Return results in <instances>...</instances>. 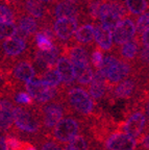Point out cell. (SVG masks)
I'll use <instances>...</instances> for the list:
<instances>
[{"label":"cell","mask_w":149,"mask_h":150,"mask_svg":"<svg viewBox=\"0 0 149 150\" xmlns=\"http://www.w3.org/2000/svg\"><path fill=\"white\" fill-rule=\"evenodd\" d=\"M66 96L68 105L73 108L77 114L84 117H90L94 114V101L84 89L79 87L70 88L67 90Z\"/></svg>","instance_id":"obj_1"},{"label":"cell","mask_w":149,"mask_h":150,"mask_svg":"<svg viewBox=\"0 0 149 150\" xmlns=\"http://www.w3.org/2000/svg\"><path fill=\"white\" fill-rule=\"evenodd\" d=\"M35 75H37V70L35 69L31 57H26L16 62L11 67L5 79V83H9L13 88V86H18L21 82L26 83L31 80H33Z\"/></svg>","instance_id":"obj_2"},{"label":"cell","mask_w":149,"mask_h":150,"mask_svg":"<svg viewBox=\"0 0 149 150\" xmlns=\"http://www.w3.org/2000/svg\"><path fill=\"white\" fill-rule=\"evenodd\" d=\"M61 55L62 43H55L54 46L48 51L38 50L33 47V53H31V61L33 65H35V67L39 69V73H42L49 69L55 68V64Z\"/></svg>","instance_id":"obj_3"},{"label":"cell","mask_w":149,"mask_h":150,"mask_svg":"<svg viewBox=\"0 0 149 150\" xmlns=\"http://www.w3.org/2000/svg\"><path fill=\"white\" fill-rule=\"evenodd\" d=\"M13 122L15 123V127L19 131L24 134H35L40 131L41 124L37 117L31 114L29 110L21 108L15 106L13 110Z\"/></svg>","instance_id":"obj_4"},{"label":"cell","mask_w":149,"mask_h":150,"mask_svg":"<svg viewBox=\"0 0 149 150\" xmlns=\"http://www.w3.org/2000/svg\"><path fill=\"white\" fill-rule=\"evenodd\" d=\"M25 90L33 100H35L40 103H46L53 100L61 93L60 88L50 87L38 79L26 82Z\"/></svg>","instance_id":"obj_5"},{"label":"cell","mask_w":149,"mask_h":150,"mask_svg":"<svg viewBox=\"0 0 149 150\" xmlns=\"http://www.w3.org/2000/svg\"><path fill=\"white\" fill-rule=\"evenodd\" d=\"M80 130V123L74 118L62 119L52 129V138L60 143H69Z\"/></svg>","instance_id":"obj_6"},{"label":"cell","mask_w":149,"mask_h":150,"mask_svg":"<svg viewBox=\"0 0 149 150\" xmlns=\"http://www.w3.org/2000/svg\"><path fill=\"white\" fill-rule=\"evenodd\" d=\"M112 37L115 47L121 46L133 40L136 37V18L127 17L121 20L112 31Z\"/></svg>","instance_id":"obj_7"},{"label":"cell","mask_w":149,"mask_h":150,"mask_svg":"<svg viewBox=\"0 0 149 150\" xmlns=\"http://www.w3.org/2000/svg\"><path fill=\"white\" fill-rule=\"evenodd\" d=\"M147 124V117L141 110H136L127 118L124 123L120 124V128L123 129L124 134L135 139L136 141L143 134L144 127Z\"/></svg>","instance_id":"obj_8"},{"label":"cell","mask_w":149,"mask_h":150,"mask_svg":"<svg viewBox=\"0 0 149 150\" xmlns=\"http://www.w3.org/2000/svg\"><path fill=\"white\" fill-rule=\"evenodd\" d=\"M79 23L74 19H57L53 22L52 29L57 43H69L73 41V37Z\"/></svg>","instance_id":"obj_9"},{"label":"cell","mask_w":149,"mask_h":150,"mask_svg":"<svg viewBox=\"0 0 149 150\" xmlns=\"http://www.w3.org/2000/svg\"><path fill=\"white\" fill-rule=\"evenodd\" d=\"M136 71V63H128V62L120 59L119 63L110 71L106 75L105 81H106L109 90L112 89L117 83L121 82L125 78L129 77Z\"/></svg>","instance_id":"obj_10"},{"label":"cell","mask_w":149,"mask_h":150,"mask_svg":"<svg viewBox=\"0 0 149 150\" xmlns=\"http://www.w3.org/2000/svg\"><path fill=\"white\" fill-rule=\"evenodd\" d=\"M65 114V108L60 102L48 103L41 108V116H42L43 125L46 129L50 130L63 119Z\"/></svg>","instance_id":"obj_11"},{"label":"cell","mask_w":149,"mask_h":150,"mask_svg":"<svg viewBox=\"0 0 149 150\" xmlns=\"http://www.w3.org/2000/svg\"><path fill=\"white\" fill-rule=\"evenodd\" d=\"M137 145L135 139L121 131H115L105 139L106 150H135Z\"/></svg>","instance_id":"obj_12"},{"label":"cell","mask_w":149,"mask_h":150,"mask_svg":"<svg viewBox=\"0 0 149 150\" xmlns=\"http://www.w3.org/2000/svg\"><path fill=\"white\" fill-rule=\"evenodd\" d=\"M140 41L139 38L136 35L133 40L124 43L123 45L119 47H115L113 52L122 61L128 62V63H136L140 51Z\"/></svg>","instance_id":"obj_13"},{"label":"cell","mask_w":149,"mask_h":150,"mask_svg":"<svg viewBox=\"0 0 149 150\" xmlns=\"http://www.w3.org/2000/svg\"><path fill=\"white\" fill-rule=\"evenodd\" d=\"M55 69L60 74L62 82L65 87L72 86L75 81V70L72 63L67 56L61 55L55 64Z\"/></svg>","instance_id":"obj_14"},{"label":"cell","mask_w":149,"mask_h":150,"mask_svg":"<svg viewBox=\"0 0 149 150\" xmlns=\"http://www.w3.org/2000/svg\"><path fill=\"white\" fill-rule=\"evenodd\" d=\"M94 39H95L96 46L100 50L105 52L114 50L115 46L113 43L112 31L103 28L100 23L94 24Z\"/></svg>","instance_id":"obj_15"},{"label":"cell","mask_w":149,"mask_h":150,"mask_svg":"<svg viewBox=\"0 0 149 150\" xmlns=\"http://www.w3.org/2000/svg\"><path fill=\"white\" fill-rule=\"evenodd\" d=\"M107 91H109V87L105 81V78L100 74L99 71L96 70L94 72L93 79L89 86V95L91 96L92 99L98 101L101 100L106 95Z\"/></svg>","instance_id":"obj_16"},{"label":"cell","mask_w":149,"mask_h":150,"mask_svg":"<svg viewBox=\"0 0 149 150\" xmlns=\"http://www.w3.org/2000/svg\"><path fill=\"white\" fill-rule=\"evenodd\" d=\"M73 42L76 44L86 46V48H92L94 46V25L93 23H86L77 27L73 37Z\"/></svg>","instance_id":"obj_17"},{"label":"cell","mask_w":149,"mask_h":150,"mask_svg":"<svg viewBox=\"0 0 149 150\" xmlns=\"http://www.w3.org/2000/svg\"><path fill=\"white\" fill-rule=\"evenodd\" d=\"M14 104L6 98H0V131H9L13 126Z\"/></svg>","instance_id":"obj_18"},{"label":"cell","mask_w":149,"mask_h":150,"mask_svg":"<svg viewBox=\"0 0 149 150\" xmlns=\"http://www.w3.org/2000/svg\"><path fill=\"white\" fill-rule=\"evenodd\" d=\"M15 24H18V28L25 31L29 37H33L39 31V23L24 13L15 14Z\"/></svg>","instance_id":"obj_19"},{"label":"cell","mask_w":149,"mask_h":150,"mask_svg":"<svg viewBox=\"0 0 149 150\" xmlns=\"http://www.w3.org/2000/svg\"><path fill=\"white\" fill-rule=\"evenodd\" d=\"M38 80H41L44 83L48 84L50 87L53 88H60L61 87L62 80L61 77H60V74L57 73L55 68L49 69V70H46L42 73H39V74L35 75Z\"/></svg>","instance_id":"obj_20"},{"label":"cell","mask_w":149,"mask_h":150,"mask_svg":"<svg viewBox=\"0 0 149 150\" xmlns=\"http://www.w3.org/2000/svg\"><path fill=\"white\" fill-rule=\"evenodd\" d=\"M124 3H125L129 16L133 18L141 16L148 9L147 0H124Z\"/></svg>","instance_id":"obj_21"},{"label":"cell","mask_w":149,"mask_h":150,"mask_svg":"<svg viewBox=\"0 0 149 150\" xmlns=\"http://www.w3.org/2000/svg\"><path fill=\"white\" fill-rule=\"evenodd\" d=\"M75 70V79L82 86H89L91 83L94 76V71L91 65L82 67V68H74Z\"/></svg>","instance_id":"obj_22"},{"label":"cell","mask_w":149,"mask_h":150,"mask_svg":"<svg viewBox=\"0 0 149 150\" xmlns=\"http://www.w3.org/2000/svg\"><path fill=\"white\" fill-rule=\"evenodd\" d=\"M119 61H120V59H119L114 52H113L112 54H110V53L106 54V55H104V57H103L102 64H101L100 68L98 69V71H99L100 74L105 78L106 75L110 73V71L119 63Z\"/></svg>","instance_id":"obj_23"},{"label":"cell","mask_w":149,"mask_h":150,"mask_svg":"<svg viewBox=\"0 0 149 150\" xmlns=\"http://www.w3.org/2000/svg\"><path fill=\"white\" fill-rule=\"evenodd\" d=\"M54 46V44L49 40L46 35H44L42 33L38 31L33 35V47L38 50H42V51H48Z\"/></svg>","instance_id":"obj_24"},{"label":"cell","mask_w":149,"mask_h":150,"mask_svg":"<svg viewBox=\"0 0 149 150\" xmlns=\"http://www.w3.org/2000/svg\"><path fill=\"white\" fill-rule=\"evenodd\" d=\"M121 21V19L119 18L116 14H114L113 12H110L107 15L103 16L102 18L99 19V23L103 28L107 29V30L113 31L114 28L117 26V24Z\"/></svg>","instance_id":"obj_25"},{"label":"cell","mask_w":149,"mask_h":150,"mask_svg":"<svg viewBox=\"0 0 149 150\" xmlns=\"http://www.w3.org/2000/svg\"><path fill=\"white\" fill-rule=\"evenodd\" d=\"M17 31V25L12 23H0V42L5 41L9 38L15 37Z\"/></svg>","instance_id":"obj_26"},{"label":"cell","mask_w":149,"mask_h":150,"mask_svg":"<svg viewBox=\"0 0 149 150\" xmlns=\"http://www.w3.org/2000/svg\"><path fill=\"white\" fill-rule=\"evenodd\" d=\"M15 22V14L12 8L0 0V23H12Z\"/></svg>","instance_id":"obj_27"},{"label":"cell","mask_w":149,"mask_h":150,"mask_svg":"<svg viewBox=\"0 0 149 150\" xmlns=\"http://www.w3.org/2000/svg\"><path fill=\"white\" fill-rule=\"evenodd\" d=\"M92 49L93 50H92L91 55H90V62H91L92 66H93L94 68H95L96 70H98V69L100 68L101 64H102L104 54H103L102 50L99 49L96 45H94V47Z\"/></svg>","instance_id":"obj_28"},{"label":"cell","mask_w":149,"mask_h":150,"mask_svg":"<svg viewBox=\"0 0 149 150\" xmlns=\"http://www.w3.org/2000/svg\"><path fill=\"white\" fill-rule=\"evenodd\" d=\"M148 13L145 12L144 14L141 15L137 19V23H136V35L138 38L140 37L144 31L148 30Z\"/></svg>","instance_id":"obj_29"},{"label":"cell","mask_w":149,"mask_h":150,"mask_svg":"<svg viewBox=\"0 0 149 150\" xmlns=\"http://www.w3.org/2000/svg\"><path fill=\"white\" fill-rule=\"evenodd\" d=\"M69 146L72 150H88V141L84 136L78 134L69 142Z\"/></svg>","instance_id":"obj_30"},{"label":"cell","mask_w":149,"mask_h":150,"mask_svg":"<svg viewBox=\"0 0 149 150\" xmlns=\"http://www.w3.org/2000/svg\"><path fill=\"white\" fill-rule=\"evenodd\" d=\"M15 101L19 104H23V105H31L33 103V100L31 97L28 95L26 92L19 91L15 95Z\"/></svg>","instance_id":"obj_31"},{"label":"cell","mask_w":149,"mask_h":150,"mask_svg":"<svg viewBox=\"0 0 149 150\" xmlns=\"http://www.w3.org/2000/svg\"><path fill=\"white\" fill-rule=\"evenodd\" d=\"M4 140L7 150H19L22 147V144H23L22 141H20L18 138L14 136H7Z\"/></svg>","instance_id":"obj_32"},{"label":"cell","mask_w":149,"mask_h":150,"mask_svg":"<svg viewBox=\"0 0 149 150\" xmlns=\"http://www.w3.org/2000/svg\"><path fill=\"white\" fill-rule=\"evenodd\" d=\"M41 150H63V149H62V147L57 143H55L53 141H49V142H46V143L43 144Z\"/></svg>","instance_id":"obj_33"},{"label":"cell","mask_w":149,"mask_h":150,"mask_svg":"<svg viewBox=\"0 0 149 150\" xmlns=\"http://www.w3.org/2000/svg\"><path fill=\"white\" fill-rule=\"evenodd\" d=\"M19 150H37V148L33 145V144L28 143V142H23L22 144V147Z\"/></svg>","instance_id":"obj_34"},{"label":"cell","mask_w":149,"mask_h":150,"mask_svg":"<svg viewBox=\"0 0 149 150\" xmlns=\"http://www.w3.org/2000/svg\"><path fill=\"white\" fill-rule=\"evenodd\" d=\"M38 1L42 3L43 5H45L46 7H49L51 6V5H53L57 0H38Z\"/></svg>","instance_id":"obj_35"},{"label":"cell","mask_w":149,"mask_h":150,"mask_svg":"<svg viewBox=\"0 0 149 150\" xmlns=\"http://www.w3.org/2000/svg\"><path fill=\"white\" fill-rule=\"evenodd\" d=\"M0 150H7L6 144H5V140L2 136H0Z\"/></svg>","instance_id":"obj_36"},{"label":"cell","mask_w":149,"mask_h":150,"mask_svg":"<svg viewBox=\"0 0 149 150\" xmlns=\"http://www.w3.org/2000/svg\"><path fill=\"white\" fill-rule=\"evenodd\" d=\"M64 1H69V2H72V3H80L82 1H79V0H64Z\"/></svg>","instance_id":"obj_37"},{"label":"cell","mask_w":149,"mask_h":150,"mask_svg":"<svg viewBox=\"0 0 149 150\" xmlns=\"http://www.w3.org/2000/svg\"><path fill=\"white\" fill-rule=\"evenodd\" d=\"M64 150H72V149H71V147H70V146L68 145V146H66V147H65V149H64Z\"/></svg>","instance_id":"obj_38"},{"label":"cell","mask_w":149,"mask_h":150,"mask_svg":"<svg viewBox=\"0 0 149 150\" xmlns=\"http://www.w3.org/2000/svg\"><path fill=\"white\" fill-rule=\"evenodd\" d=\"M79 1H82V2H86V1H88V0H79Z\"/></svg>","instance_id":"obj_39"}]
</instances>
